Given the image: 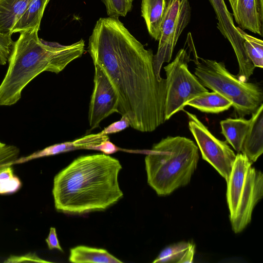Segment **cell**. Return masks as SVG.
<instances>
[{
  "mask_svg": "<svg viewBox=\"0 0 263 263\" xmlns=\"http://www.w3.org/2000/svg\"><path fill=\"white\" fill-rule=\"evenodd\" d=\"M22 262H50L40 258L35 253H29L23 255H11L4 262L18 263Z\"/></svg>",
  "mask_w": 263,
  "mask_h": 263,
  "instance_id": "28",
  "label": "cell"
},
{
  "mask_svg": "<svg viewBox=\"0 0 263 263\" xmlns=\"http://www.w3.org/2000/svg\"><path fill=\"white\" fill-rule=\"evenodd\" d=\"M206 113L218 114L228 110L232 105L231 101L216 91L205 92L196 96L186 103Z\"/></svg>",
  "mask_w": 263,
  "mask_h": 263,
  "instance_id": "19",
  "label": "cell"
},
{
  "mask_svg": "<svg viewBox=\"0 0 263 263\" xmlns=\"http://www.w3.org/2000/svg\"><path fill=\"white\" fill-rule=\"evenodd\" d=\"M190 57L180 49L173 61L164 67L166 73L165 121L183 110L186 103L208 89L188 69Z\"/></svg>",
  "mask_w": 263,
  "mask_h": 263,
  "instance_id": "7",
  "label": "cell"
},
{
  "mask_svg": "<svg viewBox=\"0 0 263 263\" xmlns=\"http://www.w3.org/2000/svg\"><path fill=\"white\" fill-rule=\"evenodd\" d=\"M6 144L0 141V149L4 147Z\"/></svg>",
  "mask_w": 263,
  "mask_h": 263,
  "instance_id": "31",
  "label": "cell"
},
{
  "mask_svg": "<svg viewBox=\"0 0 263 263\" xmlns=\"http://www.w3.org/2000/svg\"><path fill=\"white\" fill-rule=\"evenodd\" d=\"M189 119V127L197 143L203 159L209 163L228 181L234 164L236 154L226 141L215 137L194 114L185 111Z\"/></svg>",
  "mask_w": 263,
  "mask_h": 263,
  "instance_id": "9",
  "label": "cell"
},
{
  "mask_svg": "<svg viewBox=\"0 0 263 263\" xmlns=\"http://www.w3.org/2000/svg\"><path fill=\"white\" fill-rule=\"evenodd\" d=\"M238 27L261 36L263 34V0H228Z\"/></svg>",
  "mask_w": 263,
  "mask_h": 263,
  "instance_id": "12",
  "label": "cell"
},
{
  "mask_svg": "<svg viewBox=\"0 0 263 263\" xmlns=\"http://www.w3.org/2000/svg\"><path fill=\"white\" fill-rule=\"evenodd\" d=\"M22 186V182L13 173L12 166L0 170V194L14 193Z\"/></svg>",
  "mask_w": 263,
  "mask_h": 263,
  "instance_id": "23",
  "label": "cell"
},
{
  "mask_svg": "<svg viewBox=\"0 0 263 263\" xmlns=\"http://www.w3.org/2000/svg\"><path fill=\"white\" fill-rule=\"evenodd\" d=\"M32 0H0V33H11L13 27Z\"/></svg>",
  "mask_w": 263,
  "mask_h": 263,
  "instance_id": "18",
  "label": "cell"
},
{
  "mask_svg": "<svg viewBox=\"0 0 263 263\" xmlns=\"http://www.w3.org/2000/svg\"><path fill=\"white\" fill-rule=\"evenodd\" d=\"M191 8L188 0H168L161 25L157 53L154 56V65L157 77L164 62H170L183 30L190 22Z\"/></svg>",
  "mask_w": 263,
  "mask_h": 263,
  "instance_id": "8",
  "label": "cell"
},
{
  "mask_svg": "<svg viewBox=\"0 0 263 263\" xmlns=\"http://www.w3.org/2000/svg\"><path fill=\"white\" fill-rule=\"evenodd\" d=\"M237 29L243 39L246 53L255 67L263 68V42L254 37L238 27Z\"/></svg>",
  "mask_w": 263,
  "mask_h": 263,
  "instance_id": "22",
  "label": "cell"
},
{
  "mask_svg": "<svg viewBox=\"0 0 263 263\" xmlns=\"http://www.w3.org/2000/svg\"><path fill=\"white\" fill-rule=\"evenodd\" d=\"M196 64L195 74L201 83L231 101L239 117L252 114L262 103L259 85L239 80L223 62L201 59V63L198 61Z\"/></svg>",
  "mask_w": 263,
  "mask_h": 263,
  "instance_id": "6",
  "label": "cell"
},
{
  "mask_svg": "<svg viewBox=\"0 0 263 263\" xmlns=\"http://www.w3.org/2000/svg\"><path fill=\"white\" fill-rule=\"evenodd\" d=\"M109 139L108 135H102L99 133L86 135L73 141L55 144L35 152L29 156L24 157V160L28 162L35 159L78 149L95 150L97 146Z\"/></svg>",
  "mask_w": 263,
  "mask_h": 263,
  "instance_id": "13",
  "label": "cell"
},
{
  "mask_svg": "<svg viewBox=\"0 0 263 263\" xmlns=\"http://www.w3.org/2000/svg\"><path fill=\"white\" fill-rule=\"evenodd\" d=\"M20 149L16 146L6 145L0 149V170L7 166H12L18 158Z\"/></svg>",
  "mask_w": 263,
  "mask_h": 263,
  "instance_id": "25",
  "label": "cell"
},
{
  "mask_svg": "<svg viewBox=\"0 0 263 263\" xmlns=\"http://www.w3.org/2000/svg\"><path fill=\"white\" fill-rule=\"evenodd\" d=\"M209 1L216 15L218 29L229 41L236 55L239 66V71L236 76L241 81L248 82L255 67L246 53L243 39L234 25L232 14L228 10L224 0Z\"/></svg>",
  "mask_w": 263,
  "mask_h": 263,
  "instance_id": "11",
  "label": "cell"
},
{
  "mask_svg": "<svg viewBox=\"0 0 263 263\" xmlns=\"http://www.w3.org/2000/svg\"><path fill=\"white\" fill-rule=\"evenodd\" d=\"M88 51L118 97V113L130 126L152 132L165 122L166 79L156 75L154 54L119 18L102 17L89 37Z\"/></svg>",
  "mask_w": 263,
  "mask_h": 263,
  "instance_id": "1",
  "label": "cell"
},
{
  "mask_svg": "<svg viewBox=\"0 0 263 263\" xmlns=\"http://www.w3.org/2000/svg\"><path fill=\"white\" fill-rule=\"evenodd\" d=\"M38 30L20 33L14 42L6 73L0 84V106H11L21 98L24 88L44 71L59 73L85 50L83 39L69 45L40 39Z\"/></svg>",
  "mask_w": 263,
  "mask_h": 263,
  "instance_id": "3",
  "label": "cell"
},
{
  "mask_svg": "<svg viewBox=\"0 0 263 263\" xmlns=\"http://www.w3.org/2000/svg\"><path fill=\"white\" fill-rule=\"evenodd\" d=\"M251 115L240 152L253 163L263 153V104Z\"/></svg>",
  "mask_w": 263,
  "mask_h": 263,
  "instance_id": "14",
  "label": "cell"
},
{
  "mask_svg": "<svg viewBox=\"0 0 263 263\" xmlns=\"http://www.w3.org/2000/svg\"><path fill=\"white\" fill-rule=\"evenodd\" d=\"M11 34L0 33V66L8 62L14 42Z\"/></svg>",
  "mask_w": 263,
  "mask_h": 263,
  "instance_id": "26",
  "label": "cell"
},
{
  "mask_svg": "<svg viewBox=\"0 0 263 263\" xmlns=\"http://www.w3.org/2000/svg\"><path fill=\"white\" fill-rule=\"evenodd\" d=\"M50 0H32L12 28L11 33L40 30L45 9Z\"/></svg>",
  "mask_w": 263,
  "mask_h": 263,
  "instance_id": "16",
  "label": "cell"
},
{
  "mask_svg": "<svg viewBox=\"0 0 263 263\" xmlns=\"http://www.w3.org/2000/svg\"><path fill=\"white\" fill-rule=\"evenodd\" d=\"M69 261L74 263H122V261L107 250L79 246L70 250Z\"/></svg>",
  "mask_w": 263,
  "mask_h": 263,
  "instance_id": "20",
  "label": "cell"
},
{
  "mask_svg": "<svg viewBox=\"0 0 263 263\" xmlns=\"http://www.w3.org/2000/svg\"><path fill=\"white\" fill-rule=\"evenodd\" d=\"M45 241L49 250L57 249L60 251H63L60 245L55 228L51 227L50 228L48 236L45 239Z\"/></svg>",
  "mask_w": 263,
  "mask_h": 263,
  "instance_id": "29",
  "label": "cell"
},
{
  "mask_svg": "<svg viewBox=\"0 0 263 263\" xmlns=\"http://www.w3.org/2000/svg\"><path fill=\"white\" fill-rule=\"evenodd\" d=\"M95 150L100 151L104 154L109 155L117 152L118 151V148L109 139L99 145Z\"/></svg>",
  "mask_w": 263,
  "mask_h": 263,
  "instance_id": "30",
  "label": "cell"
},
{
  "mask_svg": "<svg viewBox=\"0 0 263 263\" xmlns=\"http://www.w3.org/2000/svg\"><path fill=\"white\" fill-rule=\"evenodd\" d=\"M195 252V245L189 241H181L164 248L153 261L156 262L191 263Z\"/></svg>",
  "mask_w": 263,
  "mask_h": 263,
  "instance_id": "21",
  "label": "cell"
},
{
  "mask_svg": "<svg viewBox=\"0 0 263 263\" xmlns=\"http://www.w3.org/2000/svg\"><path fill=\"white\" fill-rule=\"evenodd\" d=\"M93 89L88 111L90 131L111 114L118 113V97L107 77L97 65H95Z\"/></svg>",
  "mask_w": 263,
  "mask_h": 263,
  "instance_id": "10",
  "label": "cell"
},
{
  "mask_svg": "<svg viewBox=\"0 0 263 263\" xmlns=\"http://www.w3.org/2000/svg\"><path fill=\"white\" fill-rule=\"evenodd\" d=\"M252 164L245 154L238 153L226 182L229 218L235 233L250 223L253 211L263 196V174Z\"/></svg>",
  "mask_w": 263,
  "mask_h": 263,
  "instance_id": "5",
  "label": "cell"
},
{
  "mask_svg": "<svg viewBox=\"0 0 263 263\" xmlns=\"http://www.w3.org/2000/svg\"><path fill=\"white\" fill-rule=\"evenodd\" d=\"M250 123V119L247 120L243 117L227 118L220 122L221 133L227 142L238 153L241 152Z\"/></svg>",
  "mask_w": 263,
  "mask_h": 263,
  "instance_id": "17",
  "label": "cell"
},
{
  "mask_svg": "<svg viewBox=\"0 0 263 263\" xmlns=\"http://www.w3.org/2000/svg\"><path fill=\"white\" fill-rule=\"evenodd\" d=\"M168 0H142L141 16L148 32L156 41H159L161 25L167 9Z\"/></svg>",
  "mask_w": 263,
  "mask_h": 263,
  "instance_id": "15",
  "label": "cell"
},
{
  "mask_svg": "<svg viewBox=\"0 0 263 263\" xmlns=\"http://www.w3.org/2000/svg\"><path fill=\"white\" fill-rule=\"evenodd\" d=\"M120 120L116 121L110 124L99 133L102 135H108L115 134L125 129L130 126L128 118L124 116H121Z\"/></svg>",
  "mask_w": 263,
  "mask_h": 263,
  "instance_id": "27",
  "label": "cell"
},
{
  "mask_svg": "<svg viewBox=\"0 0 263 263\" xmlns=\"http://www.w3.org/2000/svg\"><path fill=\"white\" fill-rule=\"evenodd\" d=\"M198 147L185 137L168 136L155 143L145 158L147 183L159 196L188 184L197 168Z\"/></svg>",
  "mask_w": 263,
  "mask_h": 263,
  "instance_id": "4",
  "label": "cell"
},
{
  "mask_svg": "<svg viewBox=\"0 0 263 263\" xmlns=\"http://www.w3.org/2000/svg\"><path fill=\"white\" fill-rule=\"evenodd\" d=\"M105 6L108 17H125L133 8L134 0H101Z\"/></svg>",
  "mask_w": 263,
  "mask_h": 263,
  "instance_id": "24",
  "label": "cell"
},
{
  "mask_svg": "<svg viewBox=\"0 0 263 263\" xmlns=\"http://www.w3.org/2000/svg\"><path fill=\"white\" fill-rule=\"evenodd\" d=\"M119 161L108 155L80 156L54 177L55 209L72 215L103 211L123 196L118 182Z\"/></svg>",
  "mask_w": 263,
  "mask_h": 263,
  "instance_id": "2",
  "label": "cell"
}]
</instances>
